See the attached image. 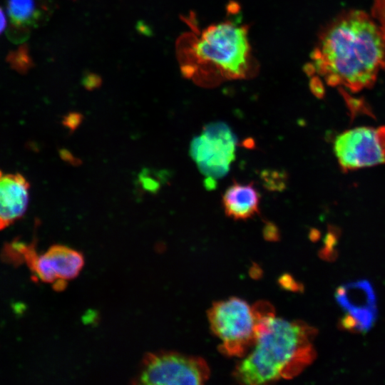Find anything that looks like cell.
Here are the masks:
<instances>
[{
	"mask_svg": "<svg viewBox=\"0 0 385 385\" xmlns=\"http://www.w3.org/2000/svg\"><path fill=\"white\" fill-rule=\"evenodd\" d=\"M142 188L147 192L156 193L160 188V181L150 174V171L145 169L138 176Z\"/></svg>",
	"mask_w": 385,
	"mask_h": 385,
	"instance_id": "cell-15",
	"label": "cell"
},
{
	"mask_svg": "<svg viewBox=\"0 0 385 385\" xmlns=\"http://www.w3.org/2000/svg\"><path fill=\"white\" fill-rule=\"evenodd\" d=\"M264 237L267 240H278L279 231L277 226L272 222H267L263 230Z\"/></svg>",
	"mask_w": 385,
	"mask_h": 385,
	"instance_id": "cell-18",
	"label": "cell"
},
{
	"mask_svg": "<svg viewBox=\"0 0 385 385\" xmlns=\"http://www.w3.org/2000/svg\"><path fill=\"white\" fill-rule=\"evenodd\" d=\"M9 61L16 69L25 71L31 65V59L25 48H21L19 51L10 54Z\"/></svg>",
	"mask_w": 385,
	"mask_h": 385,
	"instance_id": "cell-16",
	"label": "cell"
},
{
	"mask_svg": "<svg viewBox=\"0 0 385 385\" xmlns=\"http://www.w3.org/2000/svg\"><path fill=\"white\" fill-rule=\"evenodd\" d=\"M216 178L210 176H207L204 181V185L207 190H212L215 189L217 186Z\"/></svg>",
	"mask_w": 385,
	"mask_h": 385,
	"instance_id": "cell-21",
	"label": "cell"
},
{
	"mask_svg": "<svg viewBox=\"0 0 385 385\" xmlns=\"http://www.w3.org/2000/svg\"><path fill=\"white\" fill-rule=\"evenodd\" d=\"M384 56L385 44L374 19L349 11L322 32L307 73L322 77L330 86L359 92L374 85Z\"/></svg>",
	"mask_w": 385,
	"mask_h": 385,
	"instance_id": "cell-1",
	"label": "cell"
},
{
	"mask_svg": "<svg viewBox=\"0 0 385 385\" xmlns=\"http://www.w3.org/2000/svg\"><path fill=\"white\" fill-rule=\"evenodd\" d=\"M253 307L257 339L237 364L233 377L240 384L255 385L297 376L316 357L313 342L317 329L302 321L277 317L267 302H257Z\"/></svg>",
	"mask_w": 385,
	"mask_h": 385,
	"instance_id": "cell-2",
	"label": "cell"
},
{
	"mask_svg": "<svg viewBox=\"0 0 385 385\" xmlns=\"http://www.w3.org/2000/svg\"><path fill=\"white\" fill-rule=\"evenodd\" d=\"M207 317L210 329L220 340V351L226 356L244 357L257 339V318L253 306L238 297L215 302Z\"/></svg>",
	"mask_w": 385,
	"mask_h": 385,
	"instance_id": "cell-4",
	"label": "cell"
},
{
	"mask_svg": "<svg viewBox=\"0 0 385 385\" xmlns=\"http://www.w3.org/2000/svg\"><path fill=\"white\" fill-rule=\"evenodd\" d=\"M210 368L201 357L175 351L149 353L143 359L135 383L140 384H202Z\"/></svg>",
	"mask_w": 385,
	"mask_h": 385,
	"instance_id": "cell-5",
	"label": "cell"
},
{
	"mask_svg": "<svg viewBox=\"0 0 385 385\" xmlns=\"http://www.w3.org/2000/svg\"><path fill=\"white\" fill-rule=\"evenodd\" d=\"M242 145L243 147L248 149H253L255 147V140L252 138H248L245 139Z\"/></svg>",
	"mask_w": 385,
	"mask_h": 385,
	"instance_id": "cell-22",
	"label": "cell"
},
{
	"mask_svg": "<svg viewBox=\"0 0 385 385\" xmlns=\"http://www.w3.org/2000/svg\"><path fill=\"white\" fill-rule=\"evenodd\" d=\"M334 151L344 171L385 163V125L345 130L335 138Z\"/></svg>",
	"mask_w": 385,
	"mask_h": 385,
	"instance_id": "cell-7",
	"label": "cell"
},
{
	"mask_svg": "<svg viewBox=\"0 0 385 385\" xmlns=\"http://www.w3.org/2000/svg\"><path fill=\"white\" fill-rule=\"evenodd\" d=\"M335 298L345 312L339 320L340 328L360 333L372 328L378 309L374 289L368 280L359 279L339 286Z\"/></svg>",
	"mask_w": 385,
	"mask_h": 385,
	"instance_id": "cell-9",
	"label": "cell"
},
{
	"mask_svg": "<svg viewBox=\"0 0 385 385\" xmlns=\"http://www.w3.org/2000/svg\"><path fill=\"white\" fill-rule=\"evenodd\" d=\"M7 11L12 26L11 36L24 38L30 28L37 26L43 13L37 0H8Z\"/></svg>",
	"mask_w": 385,
	"mask_h": 385,
	"instance_id": "cell-12",
	"label": "cell"
},
{
	"mask_svg": "<svg viewBox=\"0 0 385 385\" xmlns=\"http://www.w3.org/2000/svg\"><path fill=\"white\" fill-rule=\"evenodd\" d=\"M373 19L376 21L385 44V0H375ZM382 68L385 70V56Z\"/></svg>",
	"mask_w": 385,
	"mask_h": 385,
	"instance_id": "cell-14",
	"label": "cell"
},
{
	"mask_svg": "<svg viewBox=\"0 0 385 385\" xmlns=\"http://www.w3.org/2000/svg\"><path fill=\"white\" fill-rule=\"evenodd\" d=\"M178 49L184 76L202 84L243 78L252 68L247 26L231 20L185 34Z\"/></svg>",
	"mask_w": 385,
	"mask_h": 385,
	"instance_id": "cell-3",
	"label": "cell"
},
{
	"mask_svg": "<svg viewBox=\"0 0 385 385\" xmlns=\"http://www.w3.org/2000/svg\"><path fill=\"white\" fill-rule=\"evenodd\" d=\"M236 145L237 137L227 124L212 123L192 140L190 153L202 174L220 178L228 173Z\"/></svg>",
	"mask_w": 385,
	"mask_h": 385,
	"instance_id": "cell-6",
	"label": "cell"
},
{
	"mask_svg": "<svg viewBox=\"0 0 385 385\" xmlns=\"http://www.w3.org/2000/svg\"><path fill=\"white\" fill-rule=\"evenodd\" d=\"M30 185L20 173H4L0 170V230L26 212L29 200Z\"/></svg>",
	"mask_w": 385,
	"mask_h": 385,
	"instance_id": "cell-10",
	"label": "cell"
},
{
	"mask_svg": "<svg viewBox=\"0 0 385 385\" xmlns=\"http://www.w3.org/2000/svg\"><path fill=\"white\" fill-rule=\"evenodd\" d=\"M82 120V114L77 112H71L63 117L62 124L71 131H73L80 125Z\"/></svg>",
	"mask_w": 385,
	"mask_h": 385,
	"instance_id": "cell-17",
	"label": "cell"
},
{
	"mask_svg": "<svg viewBox=\"0 0 385 385\" xmlns=\"http://www.w3.org/2000/svg\"><path fill=\"white\" fill-rule=\"evenodd\" d=\"M6 26V19L5 14L0 7V34L2 33V31L4 30L5 27Z\"/></svg>",
	"mask_w": 385,
	"mask_h": 385,
	"instance_id": "cell-23",
	"label": "cell"
},
{
	"mask_svg": "<svg viewBox=\"0 0 385 385\" xmlns=\"http://www.w3.org/2000/svg\"><path fill=\"white\" fill-rule=\"evenodd\" d=\"M101 83L99 76L95 74H88L83 80V85L88 90H93L100 86Z\"/></svg>",
	"mask_w": 385,
	"mask_h": 385,
	"instance_id": "cell-19",
	"label": "cell"
},
{
	"mask_svg": "<svg viewBox=\"0 0 385 385\" xmlns=\"http://www.w3.org/2000/svg\"><path fill=\"white\" fill-rule=\"evenodd\" d=\"M260 195L253 183L234 182L222 196L226 215L234 220H247L259 213Z\"/></svg>",
	"mask_w": 385,
	"mask_h": 385,
	"instance_id": "cell-11",
	"label": "cell"
},
{
	"mask_svg": "<svg viewBox=\"0 0 385 385\" xmlns=\"http://www.w3.org/2000/svg\"><path fill=\"white\" fill-rule=\"evenodd\" d=\"M37 279L49 283L57 290L66 287L68 281L76 278L84 266L81 252L62 245L50 247L42 254L29 245L24 256Z\"/></svg>",
	"mask_w": 385,
	"mask_h": 385,
	"instance_id": "cell-8",
	"label": "cell"
},
{
	"mask_svg": "<svg viewBox=\"0 0 385 385\" xmlns=\"http://www.w3.org/2000/svg\"><path fill=\"white\" fill-rule=\"evenodd\" d=\"M263 187L269 191H283L287 185L288 175L284 170L265 169L260 173Z\"/></svg>",
	"mask_w": 385,
	"mask_h": 385,
	"instance_id": "cell-13",
	"label": "cell"
},
{
	"mask_svg": "<svg viewBox=\"0 0 385 385\" xmlns=\"http://www.w3.org/2000/svg\"><path fill=\"white\" fill-rule=\"evenodd\" d=\"M61 158L66 162H68L71 164L77 165L81 163L77 158L72 155V154L67 150L62 149L60 150Z\"/></svg>",
	"mask_w": 385,
	"mask_h": 385,
	"instance_id": "cell-20",
	"label": "cell"
}]
</instances>
